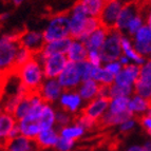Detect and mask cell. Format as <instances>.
<instances>
[{
	"label": "cell",
	"mask_w": 151,
	"mask_h": 151,
	"mask_svg": "<svg viewBox=\"0 0 151 151\" xmlns=\"http://www.w3.org/2000/svg\"><path fill=\"white\" fill-rule=\"evenodd\" d=\"M20 83L29 92H37L42 81H45L42 67L34 56L23 65L14 71Z\"/></svg>",
	"instance_id": "cell-1"
},
{
	"label": "cell",
	"mask_w": 151,
	"mask_h": 151,
	"mask_svg": "<svg viewBox=\"0 0 151 151\" xmlns=\"http://www.w3.org/2000/svg\"><path fill=\"white\" fill-rule=\"evenodd\" d=\"M19 34H6L0 38V73L14 72L15 56L19 43Z\"/></svg>",
	"instance_id": "cell-2"
},
{
	"label": "cell",
	"mask_w": 151,
	"mask_h": 151,
	"mask_svg": "<svg viewBox=\"0 0 151 151\" xmlns=\"http://www.w3.org/2000/svg\"><path fill=\"white\" fill-rule=\"evenodd\" d=\"M42 36L45 42L59 40L70 37L68 14H58L51 18L43 30Z\"/></svg>",
	"instance_id": "cell-3"
},
{
	"label": "cell",
	"mask_w": 151,
	"mask_h": 151,
	"mask_svg": "<svg viewBox=\"0 0 151 151\" xmlns=\"http://www.w3.org/2000/svg\"><path fill=\"white\" fill-rule=\"evenodd\" d=\"M123 34L116 31L115 29L108 30L107 37L104 41L103 45L98 50L101 54L103 65L112 60H117L119 57L122 55L121 48V39Z\"/></svg>",
	"instance_id": "cell-4"
},
{
	"label": "cell",
	"mask_w": 151,
	"mask_h": 151,
	"mask_svg": "<svg viewBox=\"0 0 151 151\" xmlns=\"http://www.w3.org/2000/svg\"><path fill=\"white\" fill-rule=\"evenodd\" d=\"M131 39L134 50L144 58L149 59L151 54V25L145 23Z\"/></svg>",
	"instance_id": "cell-5"
},
{
	"label": "cell",
	"mask_w": 151,
	"mask_h": 151,
	"mask_svg": "<svg viewBox=\"0 0 151 151\" xmlns=\"http://www.w3.org/2000/svg\"><path fill=\"white\" fill-rule=\"evenodd\" d=\"M129 1L130 0H115L112 2L105 3L101 15L98 17L101 27L106 28L107 30L114 29V24H115L116 19L119 17V12L124 5Z\"/></svg>",
	"instance_id": "cell-6"
},
{
	"label": "cell",
	"mask_w": 151,
	"mask_h": 151,
	"mask_svg": "<svg viewBox=\"0 0 151 151\" xmlns=\"http://www.w3.org/2000/svg\"><path fill=\"white\" fill-rule=\"evenodd\" d=\"M69 17V31H70V37L72 39H78L81 37L83 30V25L88 17L87 13L83 10V5L77 2L74 5L71 12L68 14Z\"/></svg>",
	"instance_id": "cell-7"
},
{
	"label": "cell",
	"mask_w": 151,
	"mask_h": 151,
	"mask_svg": "<svg viewBox=\"0 0 151 151\" xmlns=\"http://www.w3.org/2000/svg\"><path fill=\"white\" fill-rule=\"evenodd\" d=\"M68 63V59L63 54L47 56L41 61L43 74L45 78H57Z\"/></svg>",
	"instance_id": "cell-8"
},
{
	"label": "cell",
	"mask_w": 151,
	"mask_h": 151,
	"mask_svg": "<svg viewBox=\"0 0 151 151\" xmlns=\"http://www.w3.org/2000/svg\"><path fill=\"white\" fill-rule=\"evenodd\" d=\"M56 79L58 81L61 88L63 89V91L76 90L79 83H81V78L78 73L76 63L68 61L63 72L58 75Z\"/></svg>",
	"instance_id": "cell-9"
},
{
	"label": "cell",
	"mask_w": 151,
	"mask_h": 151,
	"mask_svg": "<svg viewBox=\"0 0 151 151\" xmlns=\"http://www.w3.org/2000/svg\"><path fill=\"white\" fill-rule=\"evenodd\" d=\"M63 89L59 85L56 78H45V81L40 85L37 93L45 104H52L57 101L60 97Z\"/></svg>",
	"instance_id": "cell-10"
},
{
	"label": "cell",
	"mask_w": 151,
	"mask_h": 151,
	"mask_svg": "<svg viewBox=\"0 0 151 151\" xmlns=\"http://www.w3.org/2000/svg\"><path fill=\"white\" fill-rule=\"evenodd\" d=\"M71 41H72V38L68 37L63 38V39H59V40L45 42L41 50L38 53L34 54V57L41 63L43 58L47 57V56L56 55V54H63V55H65V53H67V51H68L69 47L71 45Z\"/></svg>",
	"instance_id": "cell-11"
},
{
	"label": "cell",
	"mask_w": 151,
	"mask_h": 151,
	"mask_svg": "<svg viewBox=\"0 0 151 151\" xmlns=\"http://www.w3.org/2000/svg\"><path fill=\"white\" fill-rule=\"evenodd\" d=\"M139 5H137L135 0H130L129 2H127L119 12V17H117L115 24H114V29L116 31H119V33H122L123 35L126 34L129 22L134 16L139 14Z\"/></svg>",
	"instance_id": "cell-12"
},
{
	"label": "cell",
	"mask_w": 151,
	"mask_h": 151,
	"mask_svg": "<svg viewBox=\"0 0 151 151\" xmlns=\"http://www.w3.org/2000/svg\"><path fill=\"white\" fill-rule=\"evenodd\" d=\"M18 43L20 47L25 48L33 54L38 53L45 43L42 33L38 31H28V32L21 33L19 34Z\"/></svg>",
	"instance_id": "cell-13"
},
{
	"label": "cell",
	"mask_w": 151,
	"mask_h": 151,
	"mask_svg": "<svg viewBox=\"0 0 151 151\" xmlns=\"http://www.w3.org/2000/svg\"><path fill=\"white\" fill-rule=\"evenodd\" d=\"M108 104L109 98L98 97L97 96L92 101H88V104L83 107L81 113L98 123L99 119H101V116L108 110Z\"/></svg>",
	"instance_id": "cell-14"
},
{
	"label": "cell",
	"mask_w": 151,
	"mask_h": 151,
	"mask_svg": "<svg viewBox=\"0 0 151 151\" xmlns=\"http://www.w3.org/2000/svg\"><path fill=\"white\" fill-rule=\"evenodd\" d=\"M58 101H59V105L61 106L63 110L67 111L71 114L79 112L83 105V101L81 98V96L78 95L76 90L63 91Z\"/></svg>",
	"instance_id": "cell-15"
},
{
	"label": "cell",
	"mask_w": 151,
	"mask_h": 151,
	"mask_svg": "<svg viewBox=\"0 0 151 151\" xmlns=\"http://www.w3.org/2000/svg\"><path fill=\"white\" fill-rule=\"evenodd\" d=\"M139 65L130 63V65L123 67L122 70L114 76V83L117 85H124V86H132L139 78Z\"/></svg>",
	"instance_id": "cell-16"
},
{
	"label": "cell",
	"mask_w": 151,
	"mask_h": 151,
	"mask_svg": "<svg viewBox=\"0 0 151 151\" xmlns=\"http://www.w3.org/2000/svg\"><path fill=\"white\" fill-rule=\"evenodd\" d=\"M128 111L132 116H139L141 117L142 115L151 111L150 101L133 93L129 97Z\"/></svg>",
	"instance_id": "cell-17"
},
{
	"label": "cell",
	"mask_w": 151,
	"mask_h": 151,
	"mask_svg": "<svg viewBox=\"0 0 151 151\" xmlns=\"http://www.w3.org/2000/svg\"><path fill=\"white\" fill-rule=\"evenodd\" d=\"M3 148L6 151H36L38 147L34 139L18 135L15 139L6 142Z\"/></svg>",
	"instance_id": "cell-18"
},
{
	"label": "cell",
	"mask_w": 151,
	"mask_h": 151,
	"mask_svg": "<svg viewBox=\"0 0 151 151\" xmlns=\"http://www.w3.org/2000/svg\"><path fill=\"white\" fill-rule=\"evenodd\" d=\"M121 48H122V54L124 56H126L130 60L131 63H134V65H137L141 67L142 65L146 63V58H144L143 56L139 55L133 48V45H132V39H131L129 36L123 35L121 39Z\"/></svg>",
	"instance_id": "cell-19"
},
{
	"label": "cell",
	"mask_w": 151,
	"mask_h": 151,
	"mask_svg": "<svg viewBox=\"0 0 151 151\" xmlns=\"http://www.w3.org/2000/svg\"><path fill=\"white\" fill-rule=\"evenodd\" d=\"M58 139H59V133L58 130L55 128L51 129H45V130H40V132L36 136V139H34L37 145L38 148H54L57 143Z\"/></svg>",
	"instance_id": "cell-20"
},
{
	"label": "cell",
	"mask_w": 151,
	"mask_h": 151,
	"mask_svg": "<svg viewBox=\"0 0 151 151\" xmlns=\"http://www.w3.org/2000/svg\"><path fill=\"white\" fill-rule=\"evenodd\" d=\"M87 54H88V50L86 49L83 41L72 39L70 47L65 53V57L70 63H77L83 60H86Z\"/></svg>",
	"instance_id": "cell-21"
},
{
	"label": "cell",
	"mask_w": 151,
	"mask_h": 151,
	"mask_svg": "<svg viewBox=\"0 0 151 151\" xmlns=\"http://www.w3.org/2000/svg\"><path fill=\"white\" fill-rule=\"evenodd\" d=\"M107 34H108V30L101 25L94 32L91 33L83 42L88 51H98L106 39Z\"/></svg>",
	"instance_id": "cell-22"
},
{
	"label": "cell",
	"mask_w": 151,
	"mask_h": 151,
	"mask_svg": "<svg viewBox=\"0 0 151 151\" xmlns=\"http://www.w3.org/2000/svg\"><path fill=\"white\" fill-rule=\"evenodd\" d=\"M98 89H99V85L97 83H95L92 79H87V81H83L79 83V86L76 89V92L83 101L88 103V101L97 97Z\"/></svg>",
	"instance_id": "cell-23"
},
{
	"label": "cell",
	"mask_w": 151,
	"mask_h": 151,
	"mask_svg": "<svg viewBox=\"0 0 151 151\" xmlns=\"http://www.w3.org/2000/svg\"><path fill=\"white\" fill-rule=\"evenodd\" d=\"M16 124L17 121L13 116V114L6 112L0 114V147H3L4 144L8 142L9 134L11 130L16 126Z\"/></svg>",
	"instance_id": "cell-24"
},
{
	"label": "cell",
	"mask_w": 151,
	"mask_h": 151,
	"mask_svg": "<svg viewBox=\"0 0 151 151\" xmlns=\"http://www.w3.org/2000/svg\"><path fill=\"white\" fill-rule=\"evenodd\" d=\"M17 126L20 135L28 137L30 139H35L36 136L41 130L39 125H38V122L31 121V119H25V117L17 122Z\"/></svg>",
	"instance_id": "cell-25"
},
{
	"label": "cell",
	"mask_w": 151,
	"mask_h": 151,
	"mask_svg": "<svg viewBox=\"0 0 151 151\" xmlns=\"http://www.w3.org/2000/svg\"><path fill=\"white\" fill-rule=\"evenodd\" d=\"M55 115L56 110L51 104H45L41 114L38 119V125L41 130L55 128Z\"/></svg>",
	"instance_id": "cell-26"
},
{
	"label": "cell",
	"mask_w": 151,
	"mask_h": 151,
	"mask_svg": "<svg viewBox=\"0 0 151 151\" xmlns=\"http://www.w3.org/2000/svg\"><path fill=\"white\" fill-rule=\"evenodd\" d=\"M59 136L65 137V139H72V141H76V139H81L85 135L86 130L81 126H79L76 123H71L65 127H61L58 131Z\"/></svg>",
	"instance_id": "cell-27"
},
{
	"label": "cell",
	"mask_w": 151,
	"mask_h": 151,
	"mask_svg": "<svg viewBox=\"0 0 151 151\" xmlns=\"http://www.w3.org/2000/svg\"><path fill=\"white\" fill-rule=\"evenodd\" d=\"M90 79L97 83L99 86H111L114 83V76L101 67H93Z\"/></svg>",
	"instance_id": "cell-28"
},
{
	"label": "cell",
	"mask_w": 151,
	"mask_h": 151,
	"mask_svg": "<svg viewBox=\"0 0 151 151\" xmlns=\"http://www.w3.org/2000/svg\"><path fill=\"white\" fill-rule=\"evenodd\" d=\"M129 117H132V115H131V113L129 111H127V112L122 113V114H111L107 111L106 113L101 116V119H99L98 123L101 124V126H105V127L119 126V124L123 123L125 119H129Z\"/></svg>",
	"instance_id": "cell-29"
},
{
	"label": "cell",
	"mask_w": 151,
	"mask_h": 151,
	"mask_svg": "<svg viewBox=\"0 0 151 151\" xmlns=\"http://www.w3.org/2000/svg\"><path fill=\"white\" fill-rule=\"evenodd\" d=\"M83 5V10L87 13V15L90 17H99L101 11L104 9L105 2L103 0H81L78 1Z\"/></svg>",
	"instance_id": "cell-30"
},
{
	"label": "cell",
	"mask_w": 151,
	"mask_h": 151,
	"mask_svg": "<svg viewBox=\"0 0 151 151\" xmlns=\"http://www.w3.org/2000/svg\"><path fill=\"white\" fill-rule=\"evenodd\" d=\"M129 97H113L109 99L108 112L111 114H122L128 111Z\"/></svg>",
	"instance_id": "cell-31"
},
{
	"label": "cell",
	"mask_w": 151,
	"mask_h": 151,
	"mask_svg": "<svg viewBox=\"0 0 151 151\" xmlns=\"http://www.w3.org/2000/svg\"><path fill=\"white\" fill-rule=\"evenodd\" d=\"M133 87L112 83L109 87V99L113 97H130L133 94Z\"/></svg>",
	"instance_id": "cell-32"
},
{
	"label": "cell",
	"mask_w": 151,
	"mask_h": 151,
	"mask_svg": "<svg viewBox=\"0 0 151 151\" xmlns=\"http://www.w3.org/2000/svg\"><path fill=\"white\" fill-rule=\"evenodd\" d=\"M99 27H101V22H99V19L97 17H90V16H88L86 19V22H85V25H83V33H81V37L78 38L77 40L83 41L91 33L94 32Z\"/></svg>",
	"instance_id": "cell-33"
},
{
	"label": "cell",
	"mask_w": 151,
	"mask_h": 151,
	"mask_svg": "<svg viewBox=\"0 0 151 151\" xmlns=\"http://www.w3.org/2000/svg\"><path fill=\"white\" fill-rule=\"evenodd\" d=\"M34 54L32 52H30L29 50H27L25 48H22L19 45L17 52H16V56H15V63H14V71L16 69H18L19 67L23 65L24 63H27L31 58H33Z\"/></svg>",
	"instance_id": "cell-34"
},
{
	"label": "cell",
	"mask_w": 151,
	"mask_h": 151,
	"mask_svg": "<svg viewBox=\"0 0 151 151\" xmlns=\"http://www.w3.org/2000/svg\"><path fill=\"white\" fill-rule=\"evenodd\" d=\"M144 24H145V17H144V16H142V14H139V13L137 15H135L130 20L128 27H127L126 33L128 34V35H130L131 37H132V36H133L134 34H135V33L137 32V31H139Z\"/></svg>",
	"instance_id": "cell-35"
},
{
	"label": "cell",
	"mask_w": 151,
	"mask_h": 151,
	"mask_svg": "<svg viewBox=\"0 0 151 151\" xmlns=\"http://www.w3.org/2000/svg\"><path fill=\"white\" fill-rule=\"evenodd\" d=\"M76 67H77L78 73L81 75V81H87V79H90L91 73H92V70H93V67L90 65L87 60H83L81 63H76Z\"/></svg>",
	"instance_id": "cell-36"
},
{
	"label": "cell",
	"mask_w": 151,
	"mask_h": 151,
	"mask_svg": "<svg viewBox=\"0 0 151 151\" xmlns=\"http://www.w3.org/2000/svg\"><path fill=\"white\" fill-rule=\"evenodd\" d=\"M72 123V115L71 113L67 112L65 110L60 111H56V115H55V124L60 127H65L69 124Z\"/></svg>",
	"instance_id": "cell-37"
},
{
	"label": "cell",
	"mask_w": 151,
	"mask_h": 151,
	"mask_svg": "<svg viewBox=\"0 0 151 151\" xmlns=\"http://www.w3.org/2000/svg\"><path fill=\"white\" fill-rule=\"evenodd\" d=\"M74 147H75V141L59 136V139H58L54 148L56 149V151H72Z\"/></svg>",
	"instance_id": "cell-38"
},
{
	"label": "cell",
	"mask_w": 151,
	"mask_h": 151,
	"mask_svg": "<svg viewBox=\"0 0 151 151\" xmlns=\"http://www.w3.org/2000/svg\"><path fill=\"white\" fill-rule=\"evenodd\" d=\"M76 124H78L79 126L83 127L85 130H90V129H93L94 127L97 125V122L93 121V119H91L90 117H88V116H86L85 114L81 113V115L78 116L77 119H76L75 121Z\"/></svg>",
	"instance_id": "cell-39"
},
{
	"label": "cell",
	"mask_w": 151,
	"mask_h": 151,
	"mask_svg": "<svg viewBox=\"0 0 151 151\" xmlns=\"http://www.w3.org/2000/svg\"><path fill=\"white\" fill-rule=\"evenodd\" d=\"M86 60L88 61L92 67H101V65H103L101 54H99L98 51H88Z\"/></svg>",
	"instance_id": "cell-40"
},
{
	"label": "cell",
	"mask_w": 151,
	"mask_h": 151,
	"mask_svg": "<svg viewBox=\"0 0 151 151\" xmlns=\"http://www.w3.org/2000/svg\"><path fill=\"white\" fill-rule=\"evenodd\" d=\"M136 124H137V121L132 116V117H129V119H125L123 123L119 124V129L122 133H128V132H130L131 130H133L135 128Z\"/></svg>",
	"instance_id": "cell-41"
},
{
	"label": "cell",
	"mask_w": 151,
	"mask_h": 151,
	"mask_svg": "<svg viewBox=\"0 0 151 151\" xmlns=\"http://www.w3.org/2000/svg\"><path fill=\"white\" fill-rule=\"evenodd\" d=\"M103 67L105 68V70H107L109 73L112 74L113 76H115L122 70V68H123L117 60H112V61H109V63H104Z\"/></svg>",
	"instance_id": "cell-42"
},
{
	"label": "cell",
	"mask_w": 151,
	"mask_h": 151,
	"mask_svg": "<svg viewBox=\"0 0 151 151\" xmlns=\"http://www.w3.org/2000/svg\"><path fill=\"white\" fill-rule=\"evenodd\" d=\"M139 123H141V126L143 127L144 130L147 131L148 134H150L151 133V111H149L148 113L141 116Z\"/></svg>",
	"instance_id": "cell-43"
},
{
	"label": "cell",
	"mask_w": 151,
	"mask_h": 151,
	"mask_svg": "<svg viewBox=\"0 0 151 151\" xmlns=\"http://www.w3.org/2000/svg\"><path fill=\"white\" fill-rule=\"evenodd\" d=\"M109 87L110 86H99L98 89V97H105L109 98Z\"/></svg>",
	"instance_id": "cell-44"
},
{
	"label": "cell",
	"mask_w": 151,
	"mask_h": 151,
	"mask_svg": "<svg viewBox=\"0 0 151 151\" xmlns=\"http://www.w3.org/2000/svg\"><path fill=\"white\" fill-rule=\"evenodd\" d=\"M18 135H20V133H19V129H18V126L17 124H16V126L14 127V128L11 130L10 134H9V139L8 141H10V139H15V137H17Z\"/></svg>",
	"instance_id": "cell-45"
},
{
	"label": "cell",
	"mask_w": 151,
	"mask_h": 151,
	"mask_svg": "<svg viewBox=\"0 0 151 151\" xmlns=\"http://www.w3.org/2000/svg\"><path fill=\"white\" fill-rule=\"evenodd\" d=\"M117 61L119 63V65H122V67H126V65H130V60H129L128 58L126 57V56H124L123 54H122L121 56L119 57V59H117Z\"/></svg>",
	"instance_id": "cell-46"
},
{
	"label": "cell",
	"mask_w": 151,
	"mask_h": 151,
	"mask_svg": "<svg viewBox=\"0 0 151 151\" xmlns=\"http://www.w3.org/2000/svg\"><path fill=\"white\" fill-rule=\"evenodd\" d=\"M142 151H151V143H150V141H147L146 143L142 146Z\"/></svg>",
	"instance_id": "cell-47"
},
{
	"label": "cell",
	"mask_w": 151,
	"mask_h": 151,
	"mask_svg": "<svg viewBox=\"0 0 151 151\" xmlns=\"http://www.w3.org/2000/svg\"><path fill=\"white\" fill-rule=\"evenodd\" d=\"M126 151H142V146L139 145H133V146H130Z\"/></svg>",
	"instance_id": "cell-48"
},
{
	"label": "cell",
	"mask_w": 151,
	"mask_h": 151,
	"mask_svg": "<svg viewBox=\"0 0 151 151\" xmlns=\"http://www.w3.org/2000/svg\"><path fill=\"white\" fill-rule=\"evenodd\" d=\"M9 17H10V14H9V13H2V14H0V21L6 20Z\"/></svg>",
	"instance_id": "cell-49"
},
{
	"label": "cell",
	"mask_w": 151,
	"mask_h": 151,
	"mask_svg": "<svg viewBox=\"0 0 151 151\" xmlns=\"http://www.w3.org/2000/svg\"><path fill=\"white\" fill-rule=\"evenodd\" d=\"M6 74H1L0 73V92H1V88H2V85H3V81H4V78Z\"/></svg>",
	"instance_id": "cell-50"
},
{
	"label": "cell",
	"mask_w": 151,
	"mask_h": 151,
	"mask_svg": "<svg viewBox=\"0 0 151 151\" xmlns=\"http://www.w3.org/2000/svg\"><path fill=\"white\" fill-rule=\"evenodd\" d=\"M11 1H12L14 5H17V6H18V5H20L21 3L24 2L25 0H11Z\"/></svg>",
	"instance_id": "cell-51"
},
{
	"label": "cell",
	"mask_w": 151,
	"mask_h": 151,
	"mask_svg": "<svg viewBox=\"0 0 151 151\" xmlns=\"http://www.w3.org/2000/svg\"><path fill=\"white\" fill-rule=\"evenodd\" d=\"M4 112V110H3V106H2V103H1V101H0V114L3 113Z\"/></svg>",
	"instance_id": "cell-52"
},
{
	"label": "cell",
	"mask_w": 151,
	"mask_h": 151,
	"mask_svg": "<svg viewBox=\"0 0 151 151\" xmlns=\"http://www.w3.org/2000/svg\"><path fill=\"white\" fill-rule=\"evenodd\" d=\"M105 3H109V2H112V1H115V0H103Z\"/></svg>",
	"instance_id": "cell-53"
},
{
	"label": "cell",
	"mask_w": 151,
	"mask_h": 151,
	"mask_svg": "<svg viewBox=\"0 0 151 151\" xmlns=\"http://www.w3.org/2000/svg\"><path fill=\"white\" fill-rule=\"evenodd\" d=\"M0 151H6V150H5V149L3 148V147H0Z\"/></svg>",
	"instance_id": "cell-54"
}]
</instances>
